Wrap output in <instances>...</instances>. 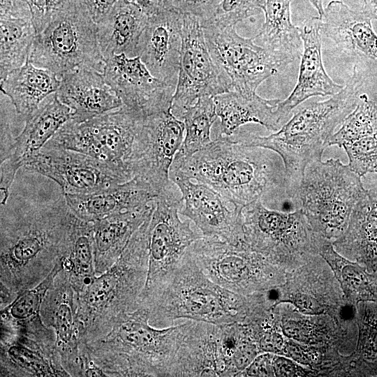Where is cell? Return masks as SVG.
I'll return each mask as SVG.
<instances>
[{
	"instance_id": "obj_1",
	"label": "cell",
	"mask_w": 377,
	"mask_h": 377,
	"mask_svg": "<svg viewBox=\"0 0 377 377\" xmlns=\"http://www.w3.org/2000/svg\"><path fill=\"white\" fill-rule=\"evenodd\" d=\"M280 157V156H279ZM274 151L231 136L216 137L170 173L204 183L235 207L244 208L285 183V169Z\"/></svg>"
},
{
	"instance_id": "obj_2",
	"label": "cell",
	"mask_w": 377,
	"mask_h": 377,
	"mask_svg": "<svg viewBox=\"0 0 377 377\" xmlns=\"http://www.w3.org/2000/svg\"><path fill=\"white\" fill-rule=\"evenodd\" d=\"M360 85L355 68L339 92L327 100L299 107L276 133L267 136L237 133L234 138L248 145L270 149L280 156L285 169L284 188L292 198L306 167L313 161L321 159L336 128L355 108L360 99Z\"/></svg>"
},
{
	"instance_id": "obj_3",
	"label": "cell",
	"mask_w": 377,
	"mask_h": 377,
	"mask_svg": "<svg viewBox=\"0 0 377 377\" xmlns=\"http://www.w3.org/2000/svg\"><path fill=\"white\" fill-rule=\"evenodd\" d=\"M142 304L149 310L150 324L156 327H168L186 320L215 325L241 322L247 309L244 296L213 282L188 250Z\"/></svg>"
},
{
	"instance_id": "obj_4",
	"label": "cell",
	"mask_w": 377,
	"mask_h": 377,
	"mask_svg": "<svg viewBox=\"0 0 377 377\" xmlns=\"http://www.w3.org/2000/svg\"><path fill=\"white\" fill-rule=\"evenodd\" d=\"M360 177L339 159H321L306 167L292 200L313 227L327 237L346 230L356 204L366 194Z\"/></svg>"
},
{
	"instance_id": "obj_5",
	"label": "cell",
	"mask_w": 377,
	"mask_h": 377,
	"mask_svg": "<svg viewBox=\"0 0 377 377\" xmlns=\"http://www.w3.org/2000/svg\"><path fill=\"white\" fill-rule=\"evenodd\" d=\"M75 218L63 196L1 226V268L20 274L38 263L60 261L68 251Z\"/></svg>"
},
{
	"instance_id": "obj_6",
	"label": "cell",
	"mask_w": 377,
	"mask_h": 377,
	"mask_svg": "<svg viewBox=\"0 0 377 377\" xmlns=\"http://www.w3.org/2000/svg\"><path fill=\"white\" fill-rule=\"evenodd\" d=\"M28 61L59 77L77 68L103 73L97 24L84 0H70L36 34Z\"/></svg>"
},
{
	"instance_id": "obj_7",
	"label": "cell",
	"mask_w": 377,
	"mask_h": 377,
	"mask_svg": "<svg viewBox=\"0 0 377 377\" xmlns=\"http://www.w3.org/2000/svg\"><path fill=\"white\" fill-rule=\"evenodd\" d=\"M143 113L125 105L82 122L69 120L45 145L89 155L127 180L129 161Z\"/></svg>"
},
{
	"instance_id": "obj_8",
	"label": "cell",
	"mask_w": 377,
	"mask_h": 377,
	"mask_svg": "<svg viewBox=\"0 0 377 377\" xmlns=\"http://www.w3.org/2000/svg\"><path fill=\"white\" fill-rule=\"evenodd\" d=\"M186 323L156 327L149 323V310L141 306L117 317L107 341L122 357L126 375L170 376Z\"/></svg>"
},
{
	"instance_id": "obj_9",
	"label": "cell",
	"mask_w": 377,
	"mask_h": 377,
	"mask_svg": "<svg viewBox=\"0 0 377 377\" xmlns=\"http://www.w3.org/2000/svg\"><path fill=\"white\" fill-rule=\"evenodd\" d=\"M181 192L175 184L158 195L147 226L148 270L141 300L146 298L170 274L189 246L203 235L191 220L182 221Z\"/></svg>"
},
{
	"instance_id": "obj_10",
	"label": "cell",
	"mask_w": 377,
	"mask_h": 377,
	"mask_svg": "<svg viewBox=\"0 0 377 377\" xmlns=\"http://www.w3.org/2000/svg\"><path fill=\"white\" fill-rule=\"evenodd\" d=\"M171 108L143 114L129 161L132 177L156 196L175 184L170 178V170L184 138V123L172 113Z\"/></svg>"
},
{
	"instance_id": "obj_11",
	"label": "cell",
	"mask_w": 377,
	"mask_h": 377,
	"mask_svg": "<svg viewBox=\"0 0 377 377\" xmlns=\"http://www.w3.org/2000/svg\"><path fill=\"white\" fill-rule=\"evenodd\" d=\"M209 50L230 80L231 91L256 92L267 78L291 63L288 59L239 36L235 26L200 22Z\"/></svg>"
},
{
	"instance_id": "obj_12",
	"label": "cell",
	"mask_w": 377,
	"mask_h": 377,
	"mask_svg": "<svg viewBox=\"0 0 377 377\" xmlns=\"http://www.w3.org/2000/svg\"><path fill=\"white\" fill-rule=\"evenodd\" d=\"M231 90L230 79L209 50L200 20L184 14L179 70L172 113L182 120L186 110L198 98L214 97Z\"/></svg>"
},
{
	"instance_id": "obj_13",
	"label": "cell",
	"mask_w": 377,
	"mask_h": 377,
	"mask_svg": "<svg viewBox=\"0 0 377 377\" xmlns=\"http://www.w3.org/2000/svg\"><path fill=\"white\" fill-rule=\"evenodd\" d=\"M24 168L54 180L64 195L91 193L128 181L89 155L58 147H43Z\"/></svg>"
},
{
	"instance_id": "obj_14",
	"label": "cell",
	"mask_w": 377,
	"mask_h": 377,
	"mask_svg": "<svg viewBox=\"0 0 377 377\" xmlns=\"http://www.w3.org/2000/svg\"><path fill=\"white\" fill-rule=\"evenodd\" d=\"M170 178L182 194L184 207L179 214L193 221L204 237L232 243L244 239L243 208L235 207L204 183L177 173H170Z\"/></svg>"
},
{
	"instance_id": "obj_15",
	"label": "cell",
	"mask_w": 377,
	"mask_h": 377,
	"mask_svg": "<svg viewBox=\"0 0 377 377\" xmlns=\"http://www.w3.org/2000/svg\"><path fill=\"white\" fill-rule=\"evenodd\" d=\"M71 110L62 103L56 92L47 96L37 110L25 119L20 134L1 156L0 202H7L15 174L36 155L59 129L71 119Z\"/></svg>"
},
{
	"instance_id": "obj_16",
	"label": "cell",
	"mask_w": 377,
	"mask_h": 377,
	"mask_svg": "<svg viewBox=\"0 0 377 377\" xmlns=\"http://www.w3.org/2000/svg\"><path fill=\"white\" fill-rule=\"evenodd\" d=\"M103 75L124 105L140 111L171 105L175 88L154 77L140 56L114 54L105 60Z\"/></svg>"
},
{
	"instance_id": "obj_17",
	"label": "cell",
	"mask_w": 377,
	"mask_h": 377,
	"mask_svg": "<svg viewBox=\"0 0 377 377\" xmlns=\"http://www.w3.org/2000/svg\"><path fill=\"white\" fill-rule=\"evenodd\" d=\"M244 239L261 253L298 249L307 243L306 217L300 209L282 212L267 208L262 200L242 209Z\"/></svg>"
},
{
	"instance_id": "obj_18",
	"label": "cell",
	"mask_w": 377,
	"mask_h": 377,
	"mask_svg": "<svg viewBox=\"0 0 377 377\" xmlns=\"http://www.w3.org/2000/svg\"><path fill=\"white\" fill-rule=\"evenodd\" d=\"M184 15L170 9L149 17L137 56L156 78L176 88L182 50Z\"/></svg>"
},
{
	"instance_id": "obj_19",
	"label": "cell",
	"mask_w": 377,
	"mask_h": 377,
	"mask_svg": "<svg viewBox=\"0 0 377 377\" xmlns=\"http://www.w3.org/2000/svg\"><path fill=\"white\" fill-rule=\"evenodd\" d=\"M170 376H235L221 344V325L186 320Z\"/></svg>"
},
{
	"instance_id": "obj_20",
	"label": "cell",
	"mask_w": 377,
	"mask_h": 377,
	"mask_svg": "<svg viewBox=\"0 0 377 377\" xmlns=\"http://www.w3.org/2000/svg\"><path fill=\"white\" fill-rule=\"evenodd\" d=\"M299 31L303 47L297 82L288 97L280 101L277 106L285 122L293 110L310 97L333 96L343 87L333 81L325 69L319 17L306 20Z\"/></svg>"
},
{
	"instance_id": "obj_21",
	"label": "cell",
	"mask_w": 377,
	"mask_h": 377,
	"mask_svg": "<svg viewBox=\"0 0 377 377\" xmlns=\"http://www.w3.org/2000/svg\"><path fill=\"white\" fill-rule=\"evenodd\" d=\"M56 94L72 111L71 119L82 122L124 105L106 83L103 75L89 68H77L60 77Z\"/></svg>"
},
{
	"instance_id": "obj_22",
	"label": "cell",
	"mask_w": 377,
	"mask_h": 377,
	"mask_svg": "<svg viewBox=\"0 0 377 377\" xmlns=\"http://www.w3.org/2000/svg\"><path fill=\"white\" fill-rule=\"evenodd\" d=\"M71 212L79 219L95 222L109 216L145 207L157 196L135 178L84 195H64Z\"/></svg>"
},
{
	"instance_id": "obj_23",
	"label": "cell",
	"mask_w": 377,
	"mask_h": 377,
	"mask_svg": "<svg viewBox=\"0 0 377 377\" xmlns=\"http://www.w3.org/2000/svg\"><path fill=\"white\" fill-rule=\"evenodd\" d=\"M319 18L320 32L341 50L377 59V34L371 20L362 11L352 10L341 1L332 0Z\"/></svg>"
},
{
	"instance_id": "obj_24",
	"label": "cell",
	"mask_w": 377,
	"mask_h": 377,
	"mask_svg": "<svg viewBox=\"0 0 377 377\" xmlns=\"http://www.w3.org/2000/svg\"><path fill=\"white\" fill-rule=\"evenodd\" d=\"M220 119L216 137L231 136L242 125L257 123L277 131L286 123L277 110L279 99H265L256 92L230 91L214 97Z\"/></svg>"
},
{
	"instance_id": "obj_25",
	"label": "cell",
	"mask_w": 377,
	"mask_h": 377,
	"mask_svg": "<svg viewBox=\"0 0 377 377\" xmlns=\"http://www.w3.org/2000/svg\"><path fill=\"white\" fill-rule=\"evenodd\" d=\"M149 16L126 0H119L97 24V35L104 60L114 54L137 56V47Z\"/></svg>"
},
{
	"instance_id": "obj_26",
	"label": "cell",
	"mask_w": 377,
	"mask_h": 377,
	"mask_svg": "<svg viewBox=\"0 0 377 377\" xmlns=\"http://www.w3.org/2000/svg\"><path fill=\"white\" fill-rule=\"evenodd\" d=\"M155 201L133 211L113 214L93 222L94 263L96 271H106L118 260L131 238L152 214Z\"/></svg>"
},
{
	"instance_id": "obj_27",
	"label": "cell",
	"mask_w": 377,
	"mask_h": 377,
	"mask_svg": "<svg viewBox=\"0 0 377 377\" xmlns=\"http://www.w3.org/2000/svg\"><path fill=\"white\" fill-rule=\"evenodd\" d=\"M60 79L53 72L27 61L0 82L1 91L11 101L19 114L31 116L41 103L57 92Z\"/></svg>"
},
{
	"instance_id": "obj_28",
	"label": "cell",
	"mask_w": 377,
	"mask_h": 377,
	"mask_svg": "<svg viewBox=\"0 0 377 377\" xmlns=\"http://www.w3.org/2000/svg\"><path fill=\"white\" fill-rule=\"evenodd\" d=\"M291 0H266L265 22L253 38L258 45L293 62L302 55L299 28L291 21Z\"/></svg>"
},
{
	"instance_id": "obj_29",
	"label": "cell",
	"mask_w": 377,
	"mask_h": 377,
	"mask_svg": "<svg viewBox=\"0 0 377 377\" xmlns=\"http://www.w3.org/2000/svg\"><path fill=\"white\" fill-rule=\"evenodd\" d=\"M336 244L369 265L377 266V188L367 190L356 204Z\"/></svg>"
},
{
	"instance_id": "obj_30",
	"label": "cell",
	"mask_w": 377,
	"mask_h": 377,
	"mask_svg": "<svg viewBox=\"0 0 377 377\" xmlns=\"http://www.w3.org/2000/svg\"><path fill=\"white\" fill-rule=\"evenodd\" d=\"M217 117L214 97L211 96L198 98L186 110L182 119L185 126L184 138L170 169L179 167L212 141L211 128Z\"/></svg>"
},
{
	"instance_id": "obj_31",
	"label": "cell",
	"mask_w": 377,
	"mask_h": 377,
	"mask_svg": "<svg viewBox=\"0 0 377 377\" xmlns=\"http://www.w3.org/2000/svg\"><path fill=\"white\" fill-rule=\"evenodd\" d=\"M36 31L31 19L0 18V80L29 57Z\"/></svg>"
},
{
	"instance_id": "obj_32",
	"label": "cell",
	"mask_w": 377,
	"mask_h": 377,
	"mask_svg": "<svg viewBox=\"0 0 377 377\" xmlns=\"http://www.w3.org/2000/svg\"><path fill=\"white\" fill-rule=\"evenodd\" d=\"M318 253L330 265L348 298L355 300H371L369 279L364 269L339 255L328 242L318 243Z\"/></svg>"
},
{
	"instance_id": "obj_33",
	"label": "cell",
	"mask_w": 377,
	"mask_h": 377,
	"mask_svg": "<svg viewBox=\"0 0 377 377\" xmlns=\"http://www.w3.org/2000/svg\"><path fill=\"white\" fill-rule=\"evenodd\" d=\"M67 255L73 264L70 277L74 279V283H78L77 287L82 282H87V286L89 284L94 278L95 269L93 223L75 216Z\"/></svg>"
},
{
	"instance_id": "obj_34",
	"label": "cell",
	"mask_w": 377,
	"mask_h": 377,
	"mask_svg": "<svg viewBox=\"0 0 377 377\" xmlns=\"http://www.w3.org/2000/svg\"><path fill=\"white\" fill-rule=\"evenodd\" d=\"M375 134H377V105L366 94H362L355 108L343 120L339 129L332 135L327 145L343 148Z\"/></svg>"
},
{
	"instance_id": "obj_35",
	"label": "cell",
	"mask_w": 377,
	"mask_h": 377,
	"mask_svg": "<svg viewBox=\"0 0 377 377\" xmlns=\"http://www.w3.org/2000/svg\"><path fill=\"white\" fill-rule=\"evenodd\" d=\"M63 270L61 260L44 277L43 281L29 290L22 292L1 311V318L8 317L15 321L34 318L39 313L42 302L51 288L59 272Z\"/></svg>"
},
{
	"instance_id": "obj_36",
	"label": "cell",
	"mask_w": 377,
	"mask_h": 377,
	"mask_svg": "<svg viewBox=\"0 0 377 377\" xmlns=\"http://www.w3.org/2000/svg\"><path fill=\"white\" fill-rule=\"evenodd\" d=\"M53 319L57 344L63 350H73L77 344V326L71 292L64 293L58 301Z\"/></svg>"
},
{
	"instance_id": "obj_37",
	"label": "cell",
	"mask_w": 377,
	"mask_h": 377,
	"mask_svg": "<svg viewBox=\"0 0 377 377\" xmlns=\"http://www.w3.org/2000/svg\"><path fill=\"white\" fill-rule=\"evenodd\" d=\"M343 148L348 157V166L360 177L377 172V134L364 137Z\"/></svg>"
},
{
	"instance_id": "obj_38",
	"label": "cell",
	"mask_w": 377,
	"mask_h": 377,
	"mask_svg": "<svg viewBox=\"0 0 377 377\" xmlns=\"http://www.w3.org/2000/svg\"><path fill=\"white\" fill-rule=\"evenodd\" d=\"M265 2L266 0H221L213 17L204 22L221 27L235 26L254 15L258 10H263Z\"/></svg>"
},
{
	"instance_id": "obj_39",
	"label": "cell",
	"mask_w": 377,
	"mask_h": 377,
	"mask_svg": "<svg viewBox=\"0 0 377 377\" xmlns=\"http://www.w3.org/2000/svg\"><path fill=\"white\" fill-rule=\"evenodd\" d=\"M7 353L13 363L33 376H52L60 374L52 369L49 362L39 352L20 343L10 346Z\"/></svg>"
},
{
	"instance_id": "obj_40",
	"label": "cell",
	"mask_w": 377,
	"mask_h": 377,
	"mask_svg": "<svg viewBox=\"0 0 377 377\" xmlns=\"http://www.w3.org/2000/svg\"><path fill=\"white\" fill-rule=\"evenodd\" d=\"M221 0H163L165 9L198 17L200 22L211 19Z\"/></svg>"
},
{
	"instance_id": "obj_41",
	"label": "cell",
	"mask_w": 377,
	"mask_h": 377,
	"mask_svg": "<svg viewBox=\"0 0 377 377\" xmlns=\"http://www.w3.org/2000/svg\"><path fill=\"white\" fill-rule=\"evenodd\" d=\"M360 335L357 349L367 359L377 357V316L365 311L359 323Z\"/></svg>"
},
{
	"instance_id": "obj_42",
	"label": "cell",
	"mask_w": 377,
	"mask_h": 377,
	"mask_svg": "<svg viewBox=\"0 0 377 377\" xmlns=\"http://www.w3.org/2000/svg\"><path fill=\"white\" fill-rule=\"evenodd\" d=\"M30 8L31 20L38 34L52 17L70 0H26Z\"/></svg>"
},
{
	"instance_id": "obj_43",
	"label": "cell",
	"mask_w": 377,
	"mask_h": 377,
	"mask_svg": "<svg viewBox=\"0 0 377 377\" xmlns=\"http://www.w3.org/2000/svg\"><path fill=\"white\" fill-rule=\"evenodd\" d=\"M260 348L246 334H243L232 355V364L237 372V376L249 367L259 355Z\"/></svg>"
},
{
	"instance_id": "obj_44",
	"label": "cell",
	"mask_w": 377,
	"mask_h": 377,
	"mask_svg": "<svg viewBox=\"0 0 377 377\" xmlns=\"http://www.w3.org/2000/svg\"><path fill=\"white\" fill-rule=\"evenodd\" d=\"M283 334L288 338L303 343L310 342L313 337L311 324L304 320H285L281 324Z\"/></svg>"
},
{
	"instance_id": "obj_45",
	"label": "cell",
	"mask_w": 377,
	"mask_h": 377,
	"mask_svg": "<svg viewBox=\"0 0 377 377\" xmlns=\"http://www.w3.org/2000/svg\"><path fill=\"white\" fill-rule=\"evenodd\" d=\"M286 302H290L300 312L306 315H318L325 311V307L320 302L306 294H294Z\"/></svg>"
},
{
	"instance_id": "obj_46",
	"label": "cell",
	"mask_w": 377,
	"mask_h": 377,
	"mask_svg": "<svg viewBox=\"0 0 377 377\" xmlns=\"http://www.w3.org/2000/svg\"><path fill=\"white\" fill-rule=\"evenodd\" d=\"M272 367L274 376L293 377L306 376L307 371L293 360L282 356L274 355Z\"/></svg>"
},
{
	"instance_id": "obj_47",
	"label": "cell",
	"mask_w": 377,
	"mask_h": 377,
	"mask_svg": "<svg viewBox=\"0 0 377 377\" xmlns=\"http://www.w3.org/2000/svg\"><path fill=\"white\" fill-rule=\"evenodd\" d=\"M0 18L31 19L30 8L26 0H1Z\"/></svg>"
},
{
	"instance_id": "obj_48",
	"label": "cell",
	"mask_w": 377,
	"mask_h": 377,
	"mask_svg": "<svg viewBox=\"0 0 377 377\" xmlns=\"http://www.w3.org/2000/svg\"><path fill=\"white\" fill-rule=\"evenodd\" d=\"M274 354H259L241 374L245 376H274L272 359Z\"/></svg>"
},
{
	"instance_id": "obj_49",
	"label": "cell",
	"mask_w": 377,
	"mask_h": 377,
	"mask_svg": "<svg viewBox=\"0 0 377 377\" xmlns=\"http://www.w3.org/2000/svg\"><path fill=\"white\" fill-rule=\"evenodd\" d=\"M286 343L282 335L275 331L269 330L262 334L258 341V347L265 353L284 355Z\"/></svg>"
},
{
	"instance_id": "obj_50",
	"label": "cell",
	"mask_w": 377,
	"mask_h": 377,
	"mask_svg": "<svg viewBox=\"0 0 377 377\" xmlns=\"http://www.w3.org/2000/svg\"><path fill=\"white\" fill-rule=\"evenodd\" d=\"M94 19L98 23L119 0H84Z\"/></svg>"
},
{
	"instance_id": "obj_51",
	"label": "cell",
	"mask_w": 377,
	"mask_h": 377,
	"mask_svg": "<svg viewBox=\"0 0 377 377\" xmlns=\"http://www.w3.org/2000/svg\"><path fill=\"white\" fill-rule=\"evenodd\" d=\"M140 8L149 17L165 8L163 0H126Z\"/></svg>"
},
{
	"instance_id": "obj_52",
	"label": "cell",
	"mask_w": 377,
	"mask_h": 377,
	"mask_svg": "<svg viewBox=\"0 0 377 377\" xmlns=\"http://www.w3.org/2000/svg\"><path fill=\"white\" fill-rule=\"evenodd\" d=\"M284 354L293 358L295 361L299 363L308 364H309V358L305 353V351L300 347V346L293 343L287 342Z\"/></svg>"
},
{
	"instance_id": "obj_53",
	"label": "cell",
	"mask_w": 377,
	"mask_h": 377,
	"mask_svg": "<svg viewBox=\"0 0 377 377\" xmlns=\"http://www.w3.org/2000/svg\"><path fill=\"white\" fill-rule=\"evenodd\" d=\"M361 11L371 20H377V0H363Z\"/></svg>"
},
{
	"instance_id": "obj_54",
	"label": "cell",
	"mask_w": 377,
	"mask_h": 377,
	"mask_svg": "<svg viewBox=\"0 0 377 377\" xmlns=\"http://www.w3.org/2000/svg\"><path fill=\"white\" fill-rule=\"evenodd\" d=\"M310 3L316 9L318 13V17H320L324 13V7L323 5V0H309Z\"/></svg>"
}]
</instances>
